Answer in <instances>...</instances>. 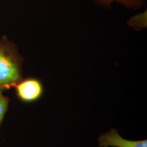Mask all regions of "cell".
Returning <instances> with one entry per match:
<instances>
[{
	"instance_id": "obj_4",
	"label": "cell",
	"mask_w": 147,
	"mask_h": 147,
	"mask_svg": "<svg viewBox=\"0 0 147 147\" xmlns=\"http://www.w3.org/2000/svg\"><path fill=\"white\" fill-rule=\"evenodd\" d=\"M144 0H95L96 2L100 5L109 7L113 2H117L123 4L127 8H137L141 7Z\"/></svg>"
},
{
	"instance_id": "obj_1",
	"label": "cell",
	"mask_w": 147,
	"mask_h": 147,
	"mask_svg": "<svg viewBox=\"0 0 147 147\" xmlns=\"http://www.w3.org/2000/svg\"><path fill=\"white\" fill-rule=\"evenodd\" d=\"M24 58L16 43L5 35L0 37V90H9L23 79Z\"/></svg>"
},
{
	"instance_id": "obj_2",
	"label": "cell",
	"mask_w": 147,
	"mask_h": 147,
	"mask_svg": "<svg viewBox=\"0 0 147 147\" xmlns=\"http://www.w3.org/2000/svg\"><path fill=\"white\" fill-rule=\"evenodd\" d=\"M13 88L18 99L27 104L37 101L41 99L44 93L42 81L34 77L23 78Z\"/></svg>"
},
{
	"instance_id": "obj_5",
	"label": "cell",
	"mask_w": 147,
	"mask_h": 147,
	"mask_svg": "<svg viewBox=\"0 0 147 147\" xmlns=\"http://www.w3.org/2000/svg\"><path fill=\"white\" fill-rule=\"evenodd\" d=\"M9 101L10 99L3 94V92L0 90V125L8 109Z\"/></svg>"
},
{
	"instance_id": "obj_3",
	"label": "cell",
	"mask_w": 147,
	"mask_h": 147,
	"mask_svg": "<svg viewBox=\"0 0 147 147\" xmlns=\"http://www.w3.org/2000/svg\"><path fill=\"white\" fill-rule=\"evenodd\" d=\"M98 142L99 147H147V139L138 141L126 140L113 127L109 131L101 133Z\"/></svg>"
}]
</instances>
